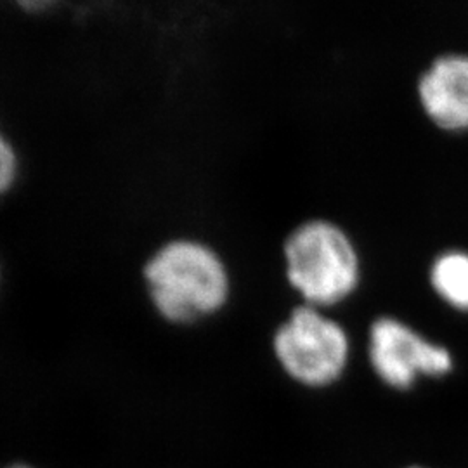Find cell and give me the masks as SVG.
Listing matches in <instances>:
<instances>
[{
	"mask_svg": "<svg viewBox=\"0 0 468 468\" xmlns=\"http://www.w3.org/2000/svg\"><path fill=\"white\" fill-rule=\"evenodd\" d=\"M286 278L305 303L346 301L359 283V257L347 233L330 220H307L284 241Z\"/></svg>",
	"mask_w": 468,
	"mask_h": 468,
	"instance_id": "obj_2",
	"label": "cell"
},
{
	"mask_svg": "<svg viewBox=\"0 0 468 468\" xmlns=\"http://www.w3.org/2000/svg\"><path fill=\"white\" fill-rule=\"evenodd\" d=\"M420 102L437 127L468 129V56L437 58L419 82Z\"/></svg>",
	"mask_w": 468,
	"mask_h": 468,
	"instance_id": "obj_5",
	"label": "cell"
},
{
	"mask_svg": "<svg viewBox=\"0 0 468 468\" xmlns=\"http://www.w3.org/2000/svg\"><path fill=\"white\" fill-rule=\"evenodd\" d=\"M369 363L384 384L410 388L417 378L442 377L452 369V356L396 318H378L369 328Z\"/></svg>",
	"mask_w": 468,
	"mask_h": 468,
	"instance_id": "obj_4",
	"label": "cell"
},
{
	"mask_svg": "<svg viewBox=\"0 0 468 468\" xmlns=\"http://www.w3.org/2000/svg\"><path fill=\"white\" fill-rule=\"evenodd\" d=\"M435 293L460 311H468V253H442L431 271Z\"/></svg>",
	"mask_w": 468,
	"mask_h": 468,
	"instance_id": "obj_6",
	"label": "cell"
},
{
	"mask_svg": "<svg viewBox=\"0 0 468 468\" xmlns=\"http://www.w3.org/2000/svg\"><path fill=\"white\" fill-rule=\"evenodd\" d=\"M151 302L172 323H193L218 311L229 295V274L216 250L195 239H174L144 268Z\"/></svg>",
	"mask_w": 468,
	"mask_h": 468,
	"instance_id": "obj_1",
	"label": "cell"
},
{
	"mask_svg": "<svg viewBox=\"0 0 468 468\" xmlns=\"http://www.w3.org/2000/svg\"><path fill=\"white\" fill-rule=\"evenodd\" d=\"M272 347L278 363L295 382L326 387L336 382L349 363L347 332L309 303L292 311L276 330Z\"/></svg>",
	"mask_w": 468,
	"mask_h": 468,
	"instance_id": "obj_3",
	"label": "cell"
},
{
	"mask_svg": "<svg viewBox=\"0 0 468 468\" xmlns=\"http://www.w3.org/2000/svg\"><path fill=\"white\" fill-rule=\"evenodd\" d=\"M410 468H421V467H410Z\"/></svg>",
	"mask_w": 468,
	"mask_h": 468,
	"instance_id": "obj_9",
	"label": "cell"
},
{
	"mask_svg": "<svg viewBox=\"0 0 468 468\" xmlns=\"http://www.w3.org/2000/svg\"><path fill=\"white\" fill-rule=\"evenodd\" d=\"M2 468H35L32 465H27V463H11V465H5Z\"/></svg>",
	"mask_w": 468,
	"mask_h": 468,
	"instance_id": "obj_8",
	"label": "cell"
},
{
	"mask_svg": "<svg viewBox=\"0 0 468 468\" xmlns=\"http://www.w3.org/2000/svg\"><path fill=\"white\" fill-rule=\"evenodd\" d=\"M17 174L16 153L7 137L0 131V197L15 185Z\"/></svg>",
	"mask_w": 468,
	"mask_h": 468,
	"instance_id": "obj_7",
	"label": "cell"
}]
</instances>
